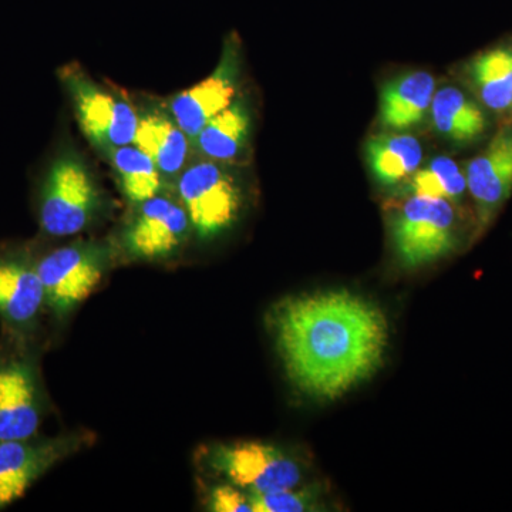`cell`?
<instances>
[{
	"mask_svg": "<svg viewBox=\"0 0 512 512\" xmlns=\"http://www.w3.org/2000/svg\"><path fill=\"white\" fill-rule=\"evenodd\" d=\"M286 376L299 392L332 402L370 379L389 346V320L348 291L288 296L266 318Z\"/></svg>",
	"mask_w": 512,
	"mask_h": 512,
	"instance_id": "cell-1",
	"label": "cell"
},
{
	"mask_svg": "<svg viewBox=\"0 0 512 512\" xmlns=\"http://www.w3.org/2000/svg\"><path fill=\"white\" fill-rule=\"evenodd\" d=\"M106 204L92 168L76 150L66 148L47 170L40 195V228L49 237H72L99 221Z\"/></svg>",
	"mask_w": 512,
	"mask_h": 512,
	"instance_id": "cell-2",
	"label": "cell"
},
{
	"mask_svg": "<svg viewBox=\"0 0 512 512\" xmlns=\"http://www.w3.org/2000/svg\"><path fill=\"white\" fill-rule=\"evenodd\" d=\"M174 191L202 244L231 231L244 211V185L231 164L194 156L178 175Z\"/></svg>",
	"mask_w": 512,
	"mask_h": 512,
	"instance_id": "cell-3",
	"label": "cell"
},
{
	"mask_svg": "<svg viewBox=\"0 0 512 512\" xmlns=\"http://www.w3.org/2000/svg\"><path fill=\"white\" fill-rule=\"evenodd\" d=\"M389 214L394 255L406 269H419L446 258L458 245L454 204L441 198L403 195Z\"/></svg>",
	"mask_w": 512,
	"mask_h": 512,
	"instance_id": "cell-4",
	"label": "cell"
},
{
	"mask_svg": "<svg viewBox=\"0 0 512 512\" xmlns=\"http://www.w3.org/2000/svg\"><path fill=\"white\" fill-rule=\"evenodd\" d=\"M117 256L116 244L106 239L72 242L43 256L36 268L46 308L57 319H66L96 291Z\"/></svg>",
	"mask_w": 512,
	"mask_h": 512,
	"instance_id": "cell-5",
	"label": "cell"
},
{
	"mask_svg": "<svg viewBox=\"0 0 512 512\" xmlns=\"http://www.w3.org/2000/svg\"><path fill=\"white\" fill-rule=\"evenodd\" d=\"M198 461L208 473L249 494L298 488L303 478V467L298 458L274 444L259 441L212 444L202 448Z\"/></svg>",
	"mask_w": 512,
	"mask_h": 512,
	"instance_id": "cell-6",
	"label": "cell"
},
{
	"mask_svg": "<svg viewBox=\"0 0 512 512\" xmlns=\"http://www.w3.org/2000/svg\"><path fill=\"white\" fill-rule=\"evenodd\" d=\"M60 80L69 93L84 136L101 156L134 143L138 111L126 97L104 89L79 64L64 67Z\"/></svg>",
	"mask_w": 512,
	"mask_h": 512,
	"instance_id": "cell-7",
	"label": "cell"
},
{
	"mask_svg": "<svg viewBox=\"0 0 512 512\" xmlns=\"http://www.w3.org/2000/svg\"><path fill=\"white\" fill-rule=\"evenodd\" d=\"M191 235L184 205L167 191L133 207L114 244L127 261L157 264L180 254Z\"/></svg>",
	"mask_w": 512,
	"mask_h": 512,
	"instance_id": "cell-8",
	"label": "cell"
},
{
	"mask_svg": "<svg viewBox=\"0 0 512 512\" xmlns=\"http://www.w3.org/2000/svg\"><path fill=\"white\" fill-rule=\"evenodd\" d=\"M89 431L55 437L2 441L0 443V510L22 498L26 491L57 464L90 446Z\"/></svg>",
	"mask_w": 512,
	"mask_h": 512,
	"instance_id": "cell-9",
	"label": "cell"
},
{
	"mask_svg": "<svg viewBox=\"0 0 512 512\" xmlns=\"http://www.w3.org/2000/svg\"><path fill=\"white\" fill-rule=\"evenodd\" d=\"M239 74L241 49L235 37H228L222 47L220 62L210 76L190 89L175 94L165 103L178 126L191 138V143L205 124L227 109L238 96Z\"/></svg>",
	"mask_w": 512,
	"mask_h": 512,
	"instance_id": "cell-10",
	"label": "cell"
},
{
	"mask_svg": "<svg viewBox=\"0 0 512 512\" xmlns=\"http://www.w3.org/2000/svg\"><path fill=\"white\" fill-rule=\"evenodd\" d=\"M464 173L467 191L476 208L474 239H478L512 195V121L501 127L484 150L468 161Z\"/></svg>",
	"mask_w": 512,
	"mask_h": 512,
	"instance_id": "cell-11",
	"label": "cell"
},
{
	"mask_svg": "<svg viewBox=\"0 0 512 512\" xmlns=\"http://www.w3.org/2000/svg\"><path fill=\"white\" fill-rule=\"evenodd\" d=\"M43 416L45 396L33 359L0 362V443L37 436Z\"/></svg>",
	"mask_w": 512,
	"mask_h": 512,
	"instance_id": "cell-12",
	"label": "cell"
},
{
	"mask_svg": "<svg viewBox=\"0 0 512 512\" xmlns=\"http://www.w3.org/2000/svg\"><path fill=\"white\" fill-rule=\"evenodd\" d=\"M137 111L138 123L133 144L154 161L174 190L178 175L194 158L191 138L178 126L165 104L148 103Z\"/></svg>",
	"mask_w": 512,
	"mask_h": 512,
	"instance_id": "cell-13",
	"label": "cell"
},
{
	"mask_svg": "<svg viewBox=\"0 0 512 512\" xmlns=\"http://www.w3.org/2000/svg\"><path fill=\"white\" fill-rule=\"evenodd\" d=\"M46 306L45 289L36 264L22 256L0 258V319L23 335L35 328Z\"/></svg>",
	"mask_w": 512,
	"mask_h": 512,
	"instance_id": "cell-14",
	"label": "cell"
},
{
	"mask_svg": "<svg viewBox=\"0 0 512 512\" xmlns=\"http://www.w3.org/2000/svg\"><path fill=\"white\" fill-rule=\"evenodd\" d=\"M436 93V79L426 70H413L384 83L380 90L377 123L383 131L419 127L429 116Z\"/></svg>",
	"mask_w": 512,
	"mask_h": 512,
	"instance_id": "cell-15",
	"label": "cell"
},
{
	"mask_svg": "<svg viewBox=\"0 0 512 512\" xmlns=\"http://www.w3.org/2000/svg\"><path fill=\"white\" fill-rule=\"evenodd\" d=\"M430 116L436 133L457 147L471 146L483 140L490 128L488 110L473 94L457 86L436 90Z\"/></svg>",
	"mask_w": 512,
	"mask_h": 512,
	"instance_id": "cell-16",
	"label": "cell"
},
{
	"mask_svg": "<svg viewBox=\"0 0 512 512\" xmlns=\"http://www.w3.org/2000/svg\"><path fill=\"white\" fill-rule=\"evenodd\" d=\"M254 114L245 96H237L227 109L208 121L192 140L194 156L220 163H237L248 150Z\"/></svg>",
	"mask_w": 512,
	"mask_h": 512,
	"instance_id": "cell-17",
	"label": "cell"
},
{
	"mask_svg": "<svg viewBox=\"0 0 512 512\" xmlns=\"http://www.w3.org/2000/svg\"><path fill=\"white\" fill-rule=\"evenodd\" d=\"M365 160L380 187L399 188L421 167L423 146L407 131H383L367 138Z\"/></svg>",
	"mask_w": 512,
	"mask_h": 512,
	"instance_id": "cell-18",
	"label": "cell"
},
{
	"mask_svg": "<svg viewBox=\"0 0 512 512\" xmlns=\"http://www.w3.org/2000/svg\"><path fill=\"white\" fill-rule=\"evenodd\" d=\"M471 94L494 114L512 111V43L478 53L464 67Z\"/></svg>",
	"mask_w": 512,
	"mask_h": 512,
	"instance_id": "cell-19",
	"label": "cell"
},
{
	"mask_svg": "<svg viewBox=\"0 0 512 512\" xmlns=\"http://www.w3.org/2000/svg\"><path fill=\"white\" fill-rule=\"evenodd\" d=\"M104 158L113 168L121 194L131 207L163 192L173 191L154 161L134 144L116 148Z\"/></svg>",
	"mask_w": 512,
	"mask_h": 512,
	"instance_id": "cell-20",
	"label": "cell"
},
{
	"mask_svg": "<svg viewBox=\"0 0 512 512\" xmlns=\"http://www.w3.org/2000/svg\"><path fill=\"white\" fill-rule=\"evenodd\" d=\"M467 191L466 173L456 160L439 156L420 167L402 185V195L441 198L458 204Z\"/></svg>",
	"mask_w": 512,
	"mask_h": 512,
	"instance_id": "cell-21",
	"label": "cell"
},
{
	"mask_svg": "<svg viewBox=\"0 0 512 512\" xmlns=\"http://www.w3.org/2000/svg\"><path fill=\"white\" fill-rule=\"evenodd\" d=\"M249 494V493H248ZM252 512H303L318 510V493L311 488H291L268 494H249Z\"/></svg>",
	"mask_w": 512,
	"mask_h": 512,
	"instance_id": "cell-22",
	"label": "cell"
},
{
	"mask_svg": "<svg viewBox=\"0 0 512 512\" xmlns=\"http://www.w3.org/2000/svg\"><path fill=\"white\" fill-rule=\"evenodd\" d=\"M205 508L212 512H252L249 494L237 485L224 481L212 485L205 494Z\"/></svg>",
	"mask_w": 512,
	"mask_h": 512,
	"instance_id": "cell-23",
	"label": "cell"
},
{
	"mask_svg": "<svg viewBox=\"0 0 512 512\" xmlns=\"http://www.w3.org/2000/svg\"><path fill=\"white\" fill-rule=\"evenodd\" d=\"M511 114H512V111H511Z\"/></svg>",
	"mask_w": 512,
	"mask_h": 512,
	"instance_id": "cell-24",
	"label": "cell"
}]
</instances>
